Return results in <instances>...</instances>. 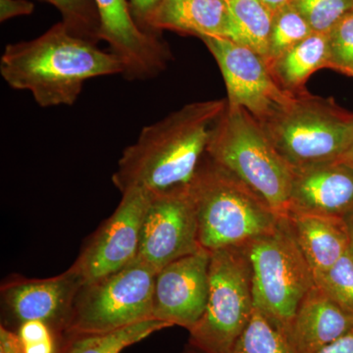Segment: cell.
<instances>
[{"label": "cell", "mask_w": 353, "mask_h": 353, "mask_svg": "<svg viewBox=\"0 0 353 353\" xmlns=\"http://www.w3.org/2000/svg\"><path fill=\"white\" fill-rule=\"evenodd\" d=\"M315 32L328 34L336 23L353 11V0H292Z\"/></svg>", "instance_id": "obj_26"}, {"label": "cell", "mask_w": 353, "mask_h": 353, "mask_svg": "<svg viewBox=\"0 0 353 353\" xmlns=\"http://www.w3.org/2000/svg\"><path fill=\"white\" fill-rule=\"evenodd\" d=\"M157 272L137 257L121 270L83 284L74 299L63 336L105 333L153 319Z\"/></svg>", "instance_id": "obj_8"}, {"label": "cell", "mask_w": 353, "mask_h": 353, "mask_svg": "<svg viewBox=\"0 0 353 353\" xmlns=\"http://www.w3.org/2000/svg\"><path fill=\"white\" fill-rule=\"evenodd\" d=\"M229 11L226 0H161L153 12L152 34L172 31L203 37L226 38Z\"/></svg>", "instance_id": "obj_18"}, {"label": "cell", "mask_w": 353, "mask_h": 353, "mask_svg": "<svg viewBox=\"0 0 353 353\" xmlns=\"http://www.w3.org/2000/svg\"><path fill=\"white\" fill-rule=\"evenodd\" d=\"M316 353H353V330Z\"/></svg>", "instance_id": "obj_32"}, {"label": "cell", "mask_w": 353, "mask_h": 353, "mask_svg": "<svg viewBox=\"0 0 353 353\" xmlns=\"http://www.w3.org/2000/svg\"><path fill=\"white\" fill-rule=\"evenodd\" d=\"M160 1L161 0H130V6L134 20L143 31L150 34L152 32L148 30V23Z\"/></svg>", "instance_id": "obj_29"}, {"label": "cell", "mask_w": 353, "mask_h": 353, "mask_svg": "<svg viewBox=\"0 0 353 353\" xmlns=\"http://www.w3.org/2000/svg\"><path fill=\"white\" fill-rule=\"evenodd\" d=\"M206 155L240 179L276 213L287 216L294 169L245 109L227 102L213 127Z\"/></svg>", "instance_id": "obj_4"}, {"label": "cell", "mask_w": 353, "mask_h": 353, "mask_svg": "<svg viewBox=\"0 0 353 353\" xmlns=\"http://www.w3.org/2000/svg\"><path fill=\"white\" fill-rule=\"evenodd\" d=\"M201 39L219 66L230 105L245 109L261 122L296 95L279 87L266 60L255 51L223 37Z\"/></svg>", "instance_id": "obj_11"}, {"label": "cell", "mask_w": 353, "mask_h": 353, "mask_svg": "<svg viewBox=\"0 0 353 353\" xmlns=\"http://www.w3.org/2000/svg\"><path fill=\"white\" fill-rule=\"evenodd\" d=\"M188 188L196 208L199 243L209 252L243 248L273 231L282 217L206 153Z\"/></svg>", "instance_id": "obj_3"}, {"label": "cell", "mask_w": 353, "mask_h": 353, "mask_svg": "<svg viewBox=\"0 0 353 353\" xmlns=\"http://www.w3.org/2000/svg\"><path fill=\"white\" fill-rule=\"evenodd\" d=\"M59 11L62 22L76 36L99 43V12L94 0H43Z\"/></svg>", "instance_id": "obj_24"}, {"label": "cell", "mask_w": 353, "mask_h": 353, "mask_svg": "<svg viewBox=\"0 0 353 353\" xmlns=\"http://www.w3.org/2000/svg\"><path fill=\"white\" fill-rule=\"evenodd\" d=\"M170 325L157 319L130 325L105 333L65 334L58 341L57 353H121Z\"/></svg>", "instance_id": "obj_21"}, {"label": "cell", "mask_w": 353, "mask_h": 353, "mask_svg": "<svg viewBox=\"0 0 353 353\" xmlns=\"http://www.w3.org/2000/svg\"><path fill=\"white\" fill-rule=\"evenodd\" d=\"M259 124L292 169L341 159L353 143V113L307 90Z\"/></svg>", "instance_id": "obj_5"}, {"label": "cell", "mask_w": 353, "mask_h": 353, "mask_svg": "<svg viewBox=\"0 0 353 353\" xmlns=\"http://www.w3.org/2000/svg\"><path fill=\"white\" fill-rule=\"evenodd\" d=\"M34 6L29 0H0V21L6 22L19 16L31 15Z\"/></svg>", "instance_id": "obj_30"}, {"label": "cell", "mask_w": 353, "mask_h": 353, "mask_svg": "<svg viewBox=\"0 0 353 353\" xmlns=\"http://www.w3.org/2000/svg\"><path fill=\"white\" fill-rule=\"evenodd\" d=\"M329 69L353 77V11L328 32Z\"/></svg>", "instance_id": "obj_27"}, {"label": "cell", "mask_w": 353, "mask_h": 353, "mask_svg": "<svg viewBox=\"0 0 353 353\" xmlns=\"http://www.w3.org/2000/svg\"><path fill=\"white\" fill-rule=\"evenodd\" d=\"M152 192L132 189L122 194L119 205L83 245L70 268L83 284L121 270L138 257L143 216Z\"/></svg>", "instance_id": "obj_9"}, {"label": "cell", "mask_w": 353, "mask_h": 353, "mask_svg": "<svg viewBox=\"0 0 353 353\" xmlns=\"http://www.w3.org/2000/svg\"><path fill=\"white\" fill-rule=\"evenodd\" d=\"M285 217L314 280L331 269L350 248L347 221L343 218L299 212L288 213Z\"/></svg>", "instance_id": "obj_17"}, {"label": "cell", "mask_w": 353, "mask_h": 353, "mask_svg": "<svg viewBox=\"0 0 353 353\" xmlns=\"http://www.w3.org/2000/svg\"><path fill=\"white\" fill-rule=\"evenodd\" d=\"M290 212L334 216L343 219L352 215V167L334 160L294 168Z\"/></svg>", "instance_id": "obj_15"}, {"label": "cell", "mask_w": 353, "mask_h": 353, "mask_svg": "<svg viewBox=\"0 0 353 353\" xmlns=\"http://www.w3.org/2000/svg\"><path fill=\"white\" fill-rule=\"evenodd\" d=\"M313 32L307 21L292 4L281 8L274 13L267 64H270Z\"/></svg>", "instance_id": "obj_23"}, {"label": "cell", "mask_w": 353, "mask_h": 353, "mask_svg": "<svg viewBox=\"0 0 353 353\" xmlns=\"http://www.w3.org/2000/svg\"><path fill=\"white\" fill-rule=\"evenodd\" d=\"M314 281L330 299L353 316V254L350 248L331 269Z\"/></svg>", "instance_id": "obj_25"}, {"label": "cell", "mask_w": 353, "mask_h": 353, "mask_svg": "<svg viewBox=\"0 0 353 353\" xmlns=\"http://www.w3.org/2000/svg\"><path fill=\"white\" fill-rule=\"evenodd\" d=\"M253 310L252 268L245 248L210 252L208 303L189 331V345L202 353H229Z\"/></svg>", "instance_id": "obj_7"}, {"label": "cell", "mask_w": 353, "mask_h": 353, "mask_svg": "<svg viewBox=\"0 0 353 353\" xmlns=\"http://www.w3.org/2000/svg\"><path fill=\"white\" fill-rule=\"evenodd\" d=\"M182 353H202L201 352H199V350H196V348H194L192 347H190L189 345V347H185V350Z\"/></svg>", "instance_id": "obj_37"}, {"label": "cell", "mask_w": 353, "mask_h": 353, "mask_svg": "<svg viewBox=\"0 0 353 353\" xmlns=\"http://www.w3.org/2000/svg\"><path fill=\"white\" fill-rule=\"evenodd\" d=\"M99 12V39L119 58L123 77L129 81L152 80L171 59L168 44L159 34L143 31L132 16L128 0H94Z\"/></svg>", "instance_id": "obj_12"}, {"label": "cell", "mask_w": 353, "mask_h": 353, "mask_svg": "<svg viewBox=\"0 0 353 353\" xmlns=\"http://www.w3.org/2000/svg\"><path fill=\"white\" fill-rule=\"evenodd\" d=\"M260 1L275 13L283 7L290 4L292 0H260Z\"/></svg>", "instance_id": "obj_34"}, {"label": "cell", "mask_w": 353, "mask_h": 353, "mask_svg": "<svg viewBox=\"0 0 353 353\" xmlns=\"http://www.w3.org/2000/svg\"><path fill=\"white\" fill-rule=\"evenodd\" d=\"M276 83L285 92H305L306 81L318 70L329 68L328 34L313 32L268 65Z\"/></svg>", "instance_id": "obj_19"}, {"label": "cell", "mask_w": 353, "mask_h": 353, "mask_svg": "<svg viewBox=\"0 0 353 353\" xmlns=\"http://www.w3.org/2000/svg\"><path fill=\"white\" fill-rule=\"evenodd\" d=\"M353 330V316L313 285L297 309L290 341L296 353H316Z\"/></svg>", "instance_id": "obj_16"}, {"label": "cell", "mask_w": 353, "mask_h": 353, "mask_svg": "<svg viewBox=\"0 0 353 353\" xmlns=\"http://www.w3.org/2000/svg\"><path fill=\"white\" fill-rule=\"evenodd\" d=\"M18 334L24 345L57 338L48 325L41 321H28L18 327Z\"/></svg>", "instance_id": "obj_28"}, {"label": "cell", "mask_w": 353, "mask_h": 353, "mask_svg": "<svg viewBox=\"0 0 353 353\" xmlns=\"http://www.w3.org/2000/svg\"><path fill=\"white\" fill-rule=\"evenodd\" d=\"M83 285L72 268L48 279L15 276L1 285V299L7 312L19 324L46 323L59 341L65 333L77 292Z\"/></svg>", "instance_id": "obj_14"}, {"label": "cell", "mask_w": 353, "mask_h": 353, "mask_svg": "<svg viewBox=\"0 0 353 353\" xmlns=\"http://www.w3.org/2000/svg\"><path fill=\"white\" fill-rule=\"evenodd\" d=\"M226 105L227 99L192 102L143 127L121 155L114 185L121 194L132 189L159 194L188 187Z\"/></svg>", "instance_id": "obj_1"}, {"label": "cell", "mask_w": 353, "mask_h": 353, "mask_svg": "<svg viewBox=\"0 0 353 353\" xmlns=\"http://www.w3.org/2000/svg\"><path fill=\"white\" fill-rule=\"evenodd\" d=\"M210 252L203 248L157 272L153 319L190 331L201 319L209 292Z\"/></svg>", "instance_id": "obj_13"}, {"label": "cell", "mask_w": 353, "mask_h": 353, "mask_svg": "<svg viewBox=\"0 0 353 353\" xmlns=\"http://www.w3.org/2000/svg\"><path fill=\"white\" fill-rule=\"evenodd\" d=\"M243 248L252 268L254 307L290 340L297 309L315 281L289 219L282 216L273 231Z\"/></svg>", "instance_id": "obj_6"}, {"label": "cell", "mask_w": 353, "mask_h": 353, "mask_svg": "<svg viewBox=\"0 0 353 353\" xmlns=\"http://www.w3.org/2000/svg\"><path fill=\"white\" fill-rule=\"evenodd\" d=\"M229 353H296L288 336L254 307L252 318Z\"/></svg>", "instance_id": "obj_22"}, {"label": "cell", "mask_w": 353, "mask_h": 353, "mask_svg": "<svg viewBox=\"0 0 353 353\" xmlns=\"http://www.w3.org/2000/svg\"><path fill=\"white\" fill-rule=\"evenodd\" d=\"M58 340L57 338L39 341L25 345V353H57Z\"/></svg>", "instance_id": "obj_33"}, {"label": "cell", "mask_w": 353, "mask_h": 353, "mask_svg": "<svg viewBox=\"0 0 353 353\" xmlns=\"http://www.w3.org/2000/svg\"><path fill=\"white\" fill-rule=\"evenodd\" d=\"M123 72L119 58L76 36L62 21L38 38L7 44L0 58L7 85L31 92L43 108L73 105L88 80Z\"/></svg>", "instance_id": "obj_2"}, {"label": "cell", "mask_w": 353, "mask_h": 353, "mask_svg": "<svg viewBox=\"0 0 353 353\" xmlns=\"http://www.w3.org/2000/svg\"><path fill=\"white\" fill-rule=\"evenodd\" d=\"M188 187L152 194L146 208L138 257L157 271L202 248Z\"/></svg>", "instance_id": "obj_10"}, {"label": "cell", "mask_w": 353, "mask_h": 353, "mask_svg": "<svg viewBox=\"0 0 353 353\" xmlns=\"http://www.w3.org/2000/svg\"><path fill=\"white\" fill-rule=\"evenodd\" d=\"M227 39L259 53L266 60L274 12L260 0H228Z\"/></svg>", "instance_id": "obj_20"}, {"label": "cell", "mask_w": 353, "mask_h": 353, "mask_svg": "<svg viewBox=\"0 0 353 353\" xmlns=\"http://www.w3.org/2000/svg\"><path fill=\"white\" fill-rule=\"evenodd\" d=\"M340 161L343 162V163L347 164V166L352 167L353 169V143L352 145H350V148H348L347 152L343 154V157L341 158Z\"/></svg>", "instance_id": "obj_36"}, {"label": "cell", "mask_w": 353, "mask_h": 353, "mask_svg": "<svg viewBox=\"0 0 353 353\" xmlns=\"http://www.w3.org/2000/svg\"><path fill=\"white\" fill-rule=\"evenodd\" d=\"M0 353H25V345L17 332L0 327Z\"/></svg>", "instance_id": "obj_31"}, {"label": "cell", "mask_w": 353, "mask_h": 353, "mask_svg": "<svg viewBox=\"0 0 353 353\" xmlns=\"http://www.w3.org/2000/svg\"><path fill=\"white\" fill-rule=\"evenodd\" d=\"M347 225L348 238H350V250L353 254V213L345 218Z\"/></svg>", "instance_id": "obj_35"}, {"label": "cell", "mask_w": 353, "mask_h": 353, "mask_svg": "<svg viewBox=\"0 0 353 353\" xmlns=\"http://www.w3.org/2000/svg\"><path fill=\"white\" fill-rule=\"evenodd\" d=\"M226 1H228V0H226Z\"/></svg>", "instance_id": "obj_38"}]
</instances>
